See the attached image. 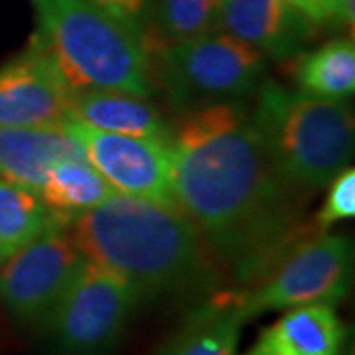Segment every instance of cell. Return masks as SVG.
I'll return each instance as SVG.
<instances>
[{"instance_id":"1","label":"cell","mask_w":355,"mask_h":355,"mask_svg":"<svg viewBox=\"0 0 355 355\" xmlns=\"http://www.w3.org/2000/svg\"><path fill=\"white\" fill-rule=\"evenodd\" d=\"M176 205L243 288L304 235L308 196L282 176L241 103L182 113L172 125Z\"/></svg>"},{"instance_id":"2","label":"cell","mask_w":355,"mask_h":355,"mask_svg":"<svg viewBox=\"0 0 355 355\" xmlns=\"http://www.w3.org/2000/svg\"><path fill=\"white\" fill-rule=\"evenodd\" d=\"M81 254L121 275L140 300L200 298L223 280V266L178 205L114 193L73 219Z\"/></svg>"},{"instance_id":"3","label":"cell","mask_w":355,"mask_h":355,"mask_svg":"<svg viewBox=\"0 0 355 355\" xmlns=\"http://www.w3.org/2000/svg\"><path fill=\"white\" fill-rule=\"evenodd\" d=\"M249 119L282 176L312 196L347 168L354 156V113L345 101L318 99L263 79Z\"/></svg>"},{"instance_id":"4","label":"cell","mask_w":355,"mask_h":355,"mask_svg":"<svg viewBox=\"0 0 355 355\" xmlns=\"http://www.w3.org/2000/svg\"><path fill=\"white\" fill-rule=\"evenodd\" d=\"M34 38L50 51L71 91L113 89L153 97L144 42L89 0H32Z\"/></svg>"},{"instance_id":"5","label":"cell","mask_w":355,"mask_h":355,"mask_svg":"<svg viewBox=\"0 0 355 355\" xmlns=\"http://www.w3.org/2000/svg\"><path fill=\"white\" fill-rule=\"evenodd\" d=\"M153 83L178 114L241 103L265 79V58L221 30L150 51Z\"/></svg>"},{"instance_id":"6","label":"cell","mask_w":355,"mask_h":355,"mask_svg":"<svg viewBox=\"0 0 355 355\" xmlns=\"http://www.w3.org/2000/svg\"><path fill=\"white\" fill-rule=\"evenodd\" d=\"M354 253L345 235L312 231L292 245L261 279L237 292L249 320L296 306H336L349 294Z\"/></svg>"},{"instance_id":"7","label":"cell","mask_w":355,"mask_h":355,"mask_svg":"<svg viewBox=\"0 0 355 355\" xmlns=\"http://www.w3.org/2000/svg\"><path fill=\"white\" fill-rule=\"evenodd\" d=\"M140 304L121 275L83 259L42 330L55 355H111Z\"/></svg>"},{"instance_id":"8","label":"cell","mask_w":355,"mask_h":355,"mask_svg":"<svg viewBox=\"0 0 355 355\" xmlns=\"http://www.w3.org/2000/svg\"><path fill=\"white\" fill-rule=\"evenodd\" d=\"M64 225H51L0 265V304L14 322L42 330L83 263Z\"/></svg>"},{"instance_id":"9","label":"cell","mask_w":355,"mask_h":355,"mask_svg":"<svg viewBox=\"0 0 355 355\" xmlns=\"http://www.w3.org/2000/svg\"><path fill=\"white\" fill-rule=\"evenodd\" d=\"M62 125L79 142L85 158L114 191L176 205L172 186V144L99 130L71 116L64 119Z\"/></svg>"},{"instance_id":"10","label":"cell","mask_w":355,"mask_h":355,"mask_svg":"<svg viewBox=\"0 0 355 355\" xmlns=\"http://www.w3.org/2000/svg\"><path fill=\"white\" fill-rule=\"evenodd\" d=\"M71 89L38 40L0 67V127L55 125L67 119Z\"/></svg>"},{"instance_id":"11","label":"cell","mask_w":355,"mask_h":355,"mask_svg":"<svg viewBox=\"0 0 355 355\" xmlns=\"http://www.w3.org/2000/svg\"><path fill=\"white\" fill-rule=\"evenodd\" d=\"M316 26L286 0H219L217 8V30L277 62L302 53L316 36Z\"/></svg>"},{"instance_id":"12","label":"cell","mask_w":355,"mask_h":355,"mask_svg":"<svg viewBox=\"0 0 355 355\" xmlns=\"http://www.w3.org/2000/svg\"><path fill=\"white\" fill-rule=\"evenodd\" d=\"M345 343L347 326L336 306L308 304L284 310L243 355H342Z\"/></svg>"},{"instance_id":"13","label":"cell","mask_w":355,"mask_h":355,"mask_svg":"<svg viewBox=\"0 0 355 355\" xmlns=\"http://www.w3.org/2000/svg\"><path fill=\"white\" fill-rule=\"evenodd\" d=\"M65 158H85V153L62 123L0 127V178L6 182L38 193L48 172Z\"/></svg>"},{"instance_id":"14","label":"cell","mask_w":355,"mask_h":355,"mask_svg":"<svg viewBox=\"0 0 355 355\" xmlns=\"http://www.w3.org/2000/svg\"><path fill=\"white\" fill-rule=\"evenodd\" d=\"M67 116L107 132L172 144V123L150 101V97L113 89L71 91Z\"/></svg>"},{"instance_id":"15","label":"cell","mask_w":355,"mask_h":355,"mask_svg":"<svg viewBox=\"0 0 355 355\" xmlns=\"http://www.w3.org/2000/svg\"><path fill=\"white\" fill-rule=\"evenodd\" d=\"M245 324L237 292H217L191 310L158 355H237Z\"/></svg>"},{"instance_id":"16","label":"cell","mask_w":355,"mask_h":355,"mask_svg":"<svg viewBox=\"0 0 355 355\" xmlns=\"http://www.w3.org/2000/svg\"><path fill=\"white\" fill-rule=\"evenodd\" d=\"M114 193L113 186L85 158H65L58 162L38 190L53 223L64 227Z\"/></svg>"},{"instance_id":"17","label":"cell","mask_w":355,"mask_h":355,"mask_svg":"<svg viewBox=\"0 0 355 355\" xmlns=\"http://www.w3.org/2000/svg\"><path fill=\"white\" fill-rule=\"evenodd\" d=\"M292 60V81L298 91L328 101H345L354 95V38H334L316 50L298 53Z\"/></svg>"},{"instance_id":"18","label":"cell","mask_w":355,"mask_h":355,"mask_svg":"<svg viewBox=\"0 0 355 355\" xmlns=\"http://www.w3.org/2000/svg\"><path fill=\"white\" fill-rule=\"evenodd\" d=\"M53 223L36 191L0 178V265Z\"/></svg>"},{"instance_id":"19","label":"cell","mask_w":355,"mask_h":355,"mask_svg":"<svg viewBox=\"0 0 355 355\" xmlns=\"http://www.w3.org/2000/svg\"><path fill=\"white\" fill-rule=\"evenodd\" d=\"M219 0H153L150 22L144 36L146 51L217 30Z\"/></svg>"},{"instance_id":"20","label":"cell","mask_w":355,"mask_h":355,"mask_svg":"<svg viewBox=\"0 0 355 355\" xmlns=\"http://www.w3.org/2000/svg\"><path fill=\"white\" fill-rule=\"evenodd\" d=\"M355 216V170L343 168L338 176L328 184V196L322 203L320 211L314 217V229L316 231H328V229Z\"/></svg>"},{"instance_id":"21","label":"cell","mask_w":355,"mask_h":355,"mask_svg":"<svg viewBox=\"0 0 355 355\" xmlns=\"http://www.w3.org/2000/svg\"><path fill=\"white\" fill-rule=\"evenodd\" d=\"M89 2L103 8L107 14H111L144 42L148 22H150L153 0H89Z\"/></svg>"},{"instance_id":"22","label":"cell","mask_w":355,"mask_h":355,"mask_svg":"<svg viewBox=\"0 0 355 355\" xmlns=\"http://www.w3.org/2000/svg\"><path fill=\"white\" fill-rule=\"evenodd\" d=\"M324 24L334 30L354 32L355 24V0H324Z\"/></svg>"},{"instance_id":"23","label":"cell","mask_w":355,"mask_h":355,"mask_svg":"<svg viewBox=\"0 0 355 355\" xmlns=\"http://www.w3.org/2000/svg\"><path fill=\"white\" fill-rule=\"evenodd\" d=\"M286 2H291L292 6H296L298 10H302V12H304L308 18H312L318 26L324 24V20H326L324 0H286Z\"/></svg>"}]
</instances>
